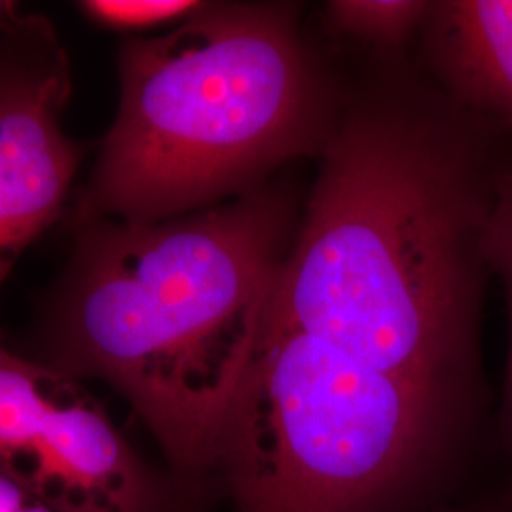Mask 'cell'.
Masks as SVG:
<instances>
[{"mask_svg":"<svg viewBox=\"0 0 512 512\" xmlns=\"http://www.w3.org/2000/svg\"><path fill=\"white\" fill-rule=\"evenodd\" d=\"M475 414L272 310L220 425L211 475L234 512H385Z\"/></svg>","mask_w":512,"mask_h":512,"instance_id":"obj_4","label":"cell"},{"mask_svg":"<svg viewBox=\"0 0 512 512\" xmlns=\"http://www.w3.org/2000/svg\"><path fill=\"white\" fill-rule=\"evenodd\" d=\"M0 512H57L46 501L31 494L16 480L0 471Z\"/></svg>","mask_w":512,"mask_h":512,"instance_id":"obj_11","label":"cell"},{"mask_svg":"<svg viewBox=\"0 0 512 512\" xmlns=\"http://www.w3.org/2000/svg\"><path fill=\"white\" fill-rule=\"evenodd\" d=\"M486 260L490 274L499 279L509 313V359L503 384L499 425L512 454V154L503 169L494 215L486 236Z\"/></svg>","mask_w":512,"mask_h":512,"instance_id":"obj_9","label":"cell"},{"mask_svg":"<svg viewBox=\"0 0 512 512\" xmlns=\"http://www.w3.org/2000/svg\"><path fill=\"white\" fill-rule=\"evenodd\" d=\"M8 4H10V2H4V0H0V12H2V10H4Z\"/></svg>","mask_w":512,"mask_h":512,"instance_id":"obj_12","label":"cell"},{"mask_svg":"<svg viewBox=\"0 0 512 512\" xmlns=\"http://www.w3.org/2000/svg\"><path fill=\"white\" fill-rule=\"evenodd\" d=\"M203 4L202 0H82L76 8L95 27L141 33L164 25L175 27Z\"/></svg>","mask_w":512,"mask_h":512,"instance_id":"obj_10","label":"cell"},{"mask_svg":"<svg viewBox=\"0 0 512 512\" xmlns=\"http://www.w3.org/2000/svg\"><path fill=\"white\" fill-rule=\"evenodd\" d=\"M0 471L57 512H179L183 488L148 465L78 378L0 344Z\"/></svg>","mask_w":512,"mask_h":512,"instance_id":"obj_5","label":"cell"},{"mask_svg":"<svg viewBox=\"0 0 512 512\" xmlns=\"http://www.w3.org/2000/svg\"><path fill=\"white\" fill-rule=\"evenodd\" d=\"M431 0H330L323 25L332 37L346 38L372 54L404 55L418 42Z\"/></svg>","mask_w":512,"mask_h":512,"instance_id":"obj_8","label":"cell"},{"mask_svg":"<svg viewBox=\"0 0 512 512\" xmlns=\"http://www.w3.org/2000/svg\"><path fill=\"white\" fill-rule=\"evenodd\" d=\"M512 135L403 55L346 84L283 266L281 319L478 408L486 236Z\"/></svg>","mask_w":512,"mask_h":512,"instance_id":"obj_1","label":"cell"},{"mask_svg":"<svg viewBox=\"0 0 512 512\" xmlns=\"http://www.w3.org/2000/svg\"><path fill=\"white\" fill-rule=\"evenodd\" d=\"M300 211L272 181L173 219L76 226L31 357L114 387L181 488H198L274 310Z\"/></svg>","mask_w":512,"mask_h":512,"instance_id":"obj_2","label":"cell"},{"mask_svg":"<svg viewBox=\"0 0 512 512\" xmlns=\"http://www.w3.org/2000/svg\"><path fill=\"white\" fill-rule=\"evenodd\" d=\"M116 120L69 226L156 222L236 200L317 158L346 84L302 27V4L205 2L118 50Z\"/></svg>","mask_w":512,"mask_h":512,"instance_id":"obj_3","label":"cell"},{"mask_svg":"<svg viewBox=\"0 0 512 512\" xmlns=\"http://www.w3.org/2000/svg\"><path fill=\"white\" fill-rule=\"evenodd\" d=\"M497 512H501V511H497Z\"/></svg>","mask_w":512,"mask_h":512,"instance_id":"obj_13","label":"cell"},{"mask_svg":"<svg viewBox=\"0 0 512 512\" xmlns=\"http://www.w3.org/2000/svg\"><path fill=\"white\" fill-rule=\"evenodd\" d=\"M418 44L440 92L512 135V0H431Z\"/></svg>","mask_w":512,"mask_h":512,"instance_id":"obj_7","label":"cell"},{"mask_svg":"<svg viewBox=\"0 0 512 512\" xmlns=\"http://www.w3.org/2000/svg\"><path fill=\"white\" fill-rule=\"evenodd\" d=\"M71 61L52 21L0 12V289L19 256L63 217L86 147L67 135Z\"/></svg>","mask_w":512,"mask_h":512,"instance_id":"obj_6","label":"cell"}]
</instances>
